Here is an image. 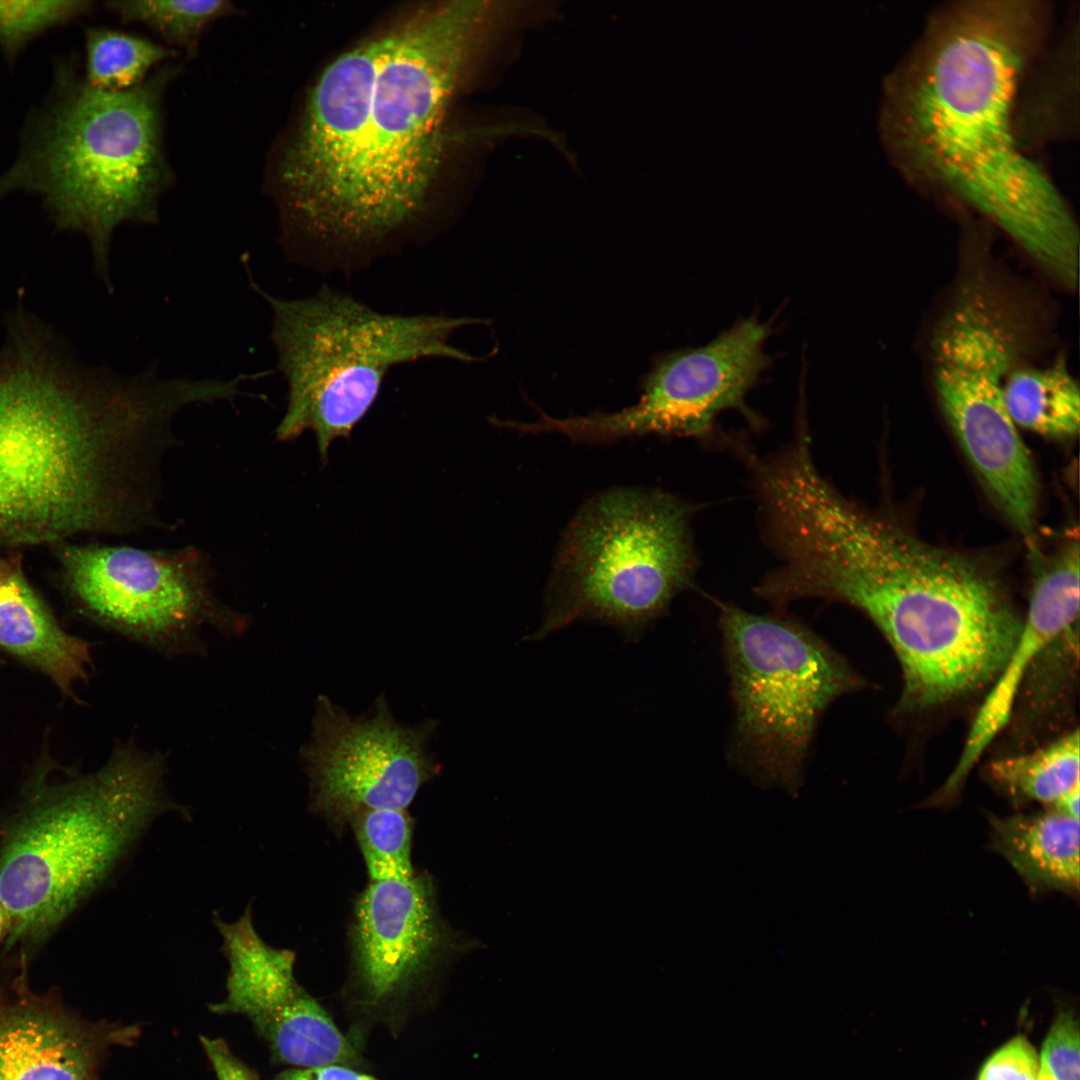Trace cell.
Masks as SVG:
<instances>
[{
  "instance_id": "23",
  "label": "cell",
  "mask_w": 1080,
  "mask_h": 1080,
  "mask_svg": "<svg viewBox=\"0 0 1080 1080\" xmlns=\"http://www.w3.org/2000/svg\"><path fill=\"white\" fill-rule=\"evenodd\" d=\"M106 7L122 21L149 28L170 48L189 56L208 27L237 11L226 0H120L107 2Z\"/></svg>"
},
{
  "instance_id": "10",
  "label": "cell",
  "mask_w": 1080,
  "mask_h": 1080,
  "mask_svg": "<svg viewBox=\"0 0 1080 1080\" xmlns=\"http://www.w3.org/2000/svg\"><path fill=\"white\" fill-rule=\"evenodd\" d=\"M68 584L95 618L128 638L173 654L194 648L200 629H236L238 615L211 589L206 555L189 546H65Z\"/></svg>"
},
{
  "instance_id": "8",
  "label": "cell",
  "mask_w": 1080,
  "mask_h": 1080,
  "mask_svg": "<svg viewBox=\"0 0 1080 1080\" xmlns=\"http://www.w3.org/2000/svg\"><path fill=\"white\" fill-rule=\"evenodd\" d=\"M690 506L659 491L616 489L570 522L549 584L540 640L577 620L613 625L627 639L691 583Z\"/></svg>"
},
{
  "instance_id": "14",
  "label": "cell",
  "mask_w": 1080,
  "mask_h": 1080,
  "mask_svg": "<svg viewBox=\"0 0 1080 1080\" xmlns=\"http://www.w3.org/2000/svg\"><path fill=\"white\" fill-rule=\"evenodd\" d=\"M452 936L432 881H369L358 897L350 934L355 980L369 1003L405 992L448 957Z\"/></svg>"
},
{
  "instance_id": "21",
  "label": "cell",
  "mask_w": 1080,
  "mask_h": 1080,
  "mask_svg": "<svg viewBox=\"0 0 1080 1080\" xmlns=\"http://www.w3.org/2000/svg\"><path fill=\"white\" fill-rule=\"evenodd\" d=\"M1079 623L1073 624L1038 654L1020 685L1010 721L1017 717L1019 737L1028 738L1045 719L1060 713L1072 699L1078 675ZM1033 730V731H1034Z\"/></svg>"
},
{
  "instance_id": "31",
  "label": "cell",
  "mask_w": 1080,
  "mask_h": 1080,
  "mask_svg": "<svg viewBox=\"0 0 1080 1080\" xmlns=\"http://www.w3.org/2000/svg\"><path fill=\"white\" fill-rule=\"evenodd\" d=\"M8 566H9V565H7V564H5V563H2V562H0V585H1L2 581H3V579H4V576H5V574H6V571H7V569H8Z\"/></svg>"
},
{
  "instance_id": "18",
  "label": "cell",
  "mask_w": 1080,
  "mask_h": 1080,
  "mask_svg": "<svg viewBox=\"0 0 1080 1080\" xmlns=\"http://www.w3.org/2000/svg\"><path fill=\"white\" fill-rule=\"evenodd\" d=\"M0 646L25 659L68 690L86 674L88 645L63 631L29 586L8 566L0 585Z\"/></svg>"
},
{
  "instance_id": "4",
  "label": "cell",
  "mask_w": 1080,
  "mask_h": 1080,
  "mask_svg": "<svg viewBox=\"0 0 1080 1080\" xmlns=\"http://www.w3.org/2000/svg\"><path fill=\"white\" fill-rule=\"evenodd\" d=\"M1017 1L946 8L898 75L889 107L896 154L913 176L988 218L1061 286L1079 279V230L1048 176L1019 148V86L1043 31Z\"/></svg>"
},
{
  "instance_id": "26",
  "label": "cell",
  "mask_w": 1080,
  "mask_h": 1080,
  "mask_svg": "<svg viewBox=\"0 0 1080 1080\" xmlns=\"http://www.w3.org/2000/svg\"><path fill=\"white\" fill-rule=\"evenodd\" d=\"M1037 1080H1080L1079 1023L1073 1011H1060L1052 1023L1039 1055Z\"/></svg>"
},
{
  "instance_id": "20",
  "label": "cell",
  "mask_w": 1080,
  "mask_h": 1080,
  "mask_svg": "<svg viewBox=\"0 0 1080 1080\" xmlns=\"http://www.w3.org/2000/svg\"><path fill=\"white\" fill-rule=\"evenodd\" d=\"M1079 762L1075 729L1031 751L992 760L987 775L1013 805L1035 802L1051 808L1080 787Z\"/></svg>"
},
{
  "instance_id": "16",
  "label": "cell",
  "mask_w": 1080,
  "mask_h": 1080,
  "mask_svg": "<svg viewBox=\"0 0 1080 1080\" xmlns=\"http://www.w3.org/2000/svg\"><path fill=\"white\" fill-rule=\"evenodd\" d=\"M100 1040L24 977L0 991V1080H95Z\"/></svg>"
},
{
  "instance_id": "19",
  "label": "cell",
  "mask_w": 1080,
  "mask_h": 1080,
  "mask_svg": "<svg viewBox=\"0 0 1080 1080\" xmlns=\"http://www.w3.org/2000/svg\"><path fill=\"white\" fill-rule=\"evenodd\" d=\"M1003 399L1016 427L1056 439L1073 438L1079 432V387L1063 360L1011 370Z\"/></svg>"
},
{
  "instance_id": "29",
  "label": "cell",
  "mask_w": 1080,
  "mask_h": 1080,
  "mask_svg": "<svg viewBox=\"0 0 1080 1080\" xmlns=\"http://www.w3.org/2000/svg\"><path fill=\"white\" fill-rule=\"evenodd\" d=\"M274 1080H377L348 1066L326 1064L300 1067L278 1075Z\"/></svg>"
},
{
  "instance_id": "7",
  "label": "cell",
  "mask_w": 1080,
  "mask_h": 1080,
  "mask_svg": "<svg viewBox=\"0 0 1080 1080\" xmlns=\"http://www.w3.org/2000/svg\"><path fill=\"white\" fill-rule=\"evenodd\" d=\"M249 284L271 309V339L288 386L276 438L312 430L323 459L366 415L392 368L430 358L474 361L451 338L479 319L381 312L330 286L303 298L277 297L250 273Z\"/></svg>"
},
{
  "instance_id": "22",
  "label": "cell",
  "mask_w": 1080,
  "mask_h": 1080,
  "mask_svg": "<svg viewBox=\"0 0 1080 1080\" xmlns=\"http://www.w3.org/2000/svg\"><path fill=\"white\" fill-rule=\"evenodd\" d=\"M86 78L90 86L110 92L140 85L153 68L177 51L148 38L114 29L86 30Z\"/></svg>"
},
{
  "instance_id": "25",
  "label": "cell",
  "mask_w": 1080,
  "mask_h": 1080,
  "mask_svg": "<svg viewBox=\"0 0 1080 1080\" xmlns=\"http://www.w3.org/2000/svg\"><path fill=\"white\" fill-rule=\"evenodd\" d=\"M90 1H0V47L15 56L41 32L88 12Z\"/></svg>"
},
{
  "instance_id": "28",
  "label": "cell",
  "mask_w": 1080,
  "mask_h": 1080,
  "mask_svg": "<svg viewBox=\"0 0 1080 1080\" xmlns=\"http://www.w3.org/2000/svg\"><path fill=\"white\" fill-rule=\"evenodd\" d=\"M201 1043L218 1080H259L231 1053L223 1040L201 1036Z\"/></svg>"
},
{
  "instance_id": "3",
  "label": "cell",
  "mask_w": 1080,
  "mask_h": 1080,
  "mask_svg": "<svg viewBox=\"0 0 1080 1080\" xmlns=\"http://www.w3.org/2000/svg\"><path fill=\"white\" fill-rule=\"evenodd\" d=\"M777 566L764 591L777 606L822 598L866 614L903 674L899 708L921 712L992 685L1019 635L997 578L979 562L870 515L824 477L797 486L778 509Z\"/></svg>"
},
{
  "instance_id": "12",
  "label": "cell",
  "mask_w": 1080,
  "mask_h": 1080,
  "mask_svg": "<svg viewBox=\"0 0 1080 1080\" xmlns=\"http://www.w3.org/2000/svg\"><path fill=\"white\" fill-rule=\"evenodd\" d=\"M1016 353L986 331L952 336L932 353V377L943 413L1002 514L1034 540L1038 482L1030 455L1003 399Z\"/></svg>"
},
{
  "instance_id": "17",
  "label": "cell",
  "mask_w": 1080,
  "mask_h": 1080,
  "mask_svg": "<svg viewBox=\"0 0 1080 1080\" xmlns=\"http://www.w3.org/2000/svg\"><path fill=\"white\" fill-rule=\"evenodd\" d=\"M988 818L993 850L1032 891L1078 893L1079 819L1052 808Z\"/></svg>"
},
{
  "instance_id": "11",
  "label": "cell",
  "mask_w": 1080,
  "mask_h": 1080,
  "mask_svg": "<svg viewBox=\"0 0 1080 1080\" xmlns=\"http://www.w3.org/2000/svg\"><path fill=\"white\" fill-rule=\"evenodd\" d=\"M771 333V323L751 315L704 346L656 361L632 407L561 419L545 416L541 429L603 442L652 433L705 438L712 434L716 417L730 409L754 422L757 417L745 401L770 365L765 344Z\"/></svg>"
},
{
  "instance_id": "27",
  "label": "cell",
  "mask_w": 1080,
  "mask_h": 1080,
  "mask_svg": "<svg viewBox=\"0 0 1080 1080\" xmlns=\"http://www.w3.org/2000/svg\"><path fill=\"white\" fill-rule=\"evenodd\" d=\"M1039 1056L1023 1035L994 1051L982 1065L977 1080H1037Z\"/></svg>"
},
{
  "instance_id": "24",
  "label": "cell",
  "mask_w": 1080,
  "mask_h": 1080,
  "mask_svg": "<svg viewBox=\"0 0 1080 1080\" xmlns=\"http://www.w3.org/2000/svg\"><path fill=\"white\" fill-rule=\"evenodd\" d=\"M369 881L406 879L416 871L411 860L413 823L407 810L366 809L351 820Z\"/></svg>"
},
{
  "instance_id": "9",
  "label": "cell",
  "mask_w": 1080,
  "mask_h": 1080,
  "mask_svg": "<svg viewBox=\"0 0 1080 1080\" xmlns=\"http://www.w3.org/2000/svg\"><path fill=\"white\" fill-rule=\"evenodd\" d=\"M720 629L734 705L730 758L758 783L796 791L824 712L865 681L793 620L723 604Z\"/></svg>"
},
{
  "instance_id": "30",
  "label": "cell",
  "mask_w": 1080,
  "mask_h": 1080,
  "mask_svg": "<svg viewBox=\"0 0 1080 1080\" xmlns=\"http://www.w3.org/2000/svg\"><path fill=\"white\" fill-rule=\"evenodd\" d=\"M7 928H8L7 916H6V913H5L2 905L0 904V941L3 938L6 937Z\"/></svg>"
},
{
  "instance_id": "13",
  "label": "cell",
  "mask_w": 1080,
  "mask_h": 1080,
  "mask_svg": "<svg viewBox=\"0 0 1080 1080\" xmlns=\"http://www.w3.org/2000/svg\"><path fill=\"white\" fill-rule=\"evenodd\" d=\"M429 720L408 727L380 697L368 716L351 717L319 696L313 732L301 758L310 779L312 808L336 825L366 809H403L438 772L429 750Z\"/></svg>"
},
{
  "instance_id": "1",
  "label": "cell",
  "mask_w": 1080,
  "mask_h": 1080,
  "mask_svg": "<svg viewBox=\"0 0 1080 1080\" xmlns=\"http://www.w3.org/2000/svg\"><path fill=\"white\" fill-rule=\"evenodd\" d=\"M476 16L465 2L422 10L322 72L272 168L290 259L345 269L394 250L438 169Z\"/></svg>"
},
{
  "instance_id": "5",
  "label": "cell",
  "mask_w": 1080,
  "mask_h": 1080,
  "mask_svg": "<svg viewBox=\"0 0 1080 1080\" xmlns=\"http://www.w3.org/2000/svg\"><path fill=\"white\" fill-rule=\"evenodd\" d=\"M178 71L165 65L134 88L110 92L62 68L52 104L0 177V196L14 189L38 192L59 230L86 236L95 271L110 291L115 230L124 223H159V201L172 178L163 96Z\"/></svg>"
},
{
  "instance_id": "15",
  "label": "cell",
  "mask_w": 1080,
  "mask_h": 1080,
  "mask_svg": "<svg viewBox=\"0 0 1080 1080\" xmlns=\"http://www.w3.org/2000/svg\"><path fill=\"white\" fill-rule=\"evenodd\" d=\"M1079 563V542L1073 539L1040 562L1014 647L971 725L952 773L931 796L935 805L954 800L984 751L1009 724L1020 685L1038 654L1079 623Z\"/></svg>"
},
{
  "instance_id": "6",
  "label": "cell",
  "mask_w": 1080,
  "mask_h": 1080,
  "mask_svg": "<svg viewBox=\"0 0 1080 1080\" xmlns=\"http://www.w3.org/2000/svg\"><path fill=\"white\" fill-rule=\"evenodd\" d=\"M159 754L123 744L97 772L32 801L0 843V904L6 947L50 936L96 892L151 823L185 812L165 792Z\"/></svg>"
},
{
  "instance_id": "2",
  "label": "cell",
  "mask_w": 1080,
  "mask_h": 1080,
  "mask_svg": "<svg viewBox=\"0 0 1080 1080\" xmlns=\"http://www.w3.org/2000/svg\"><path fill=\"white\" fill-rule=\"evenodd\" d=\"M0 349V545L160 528V467L183 377L88 367L19 304Z\"/></svg>"
}]
</instances>
